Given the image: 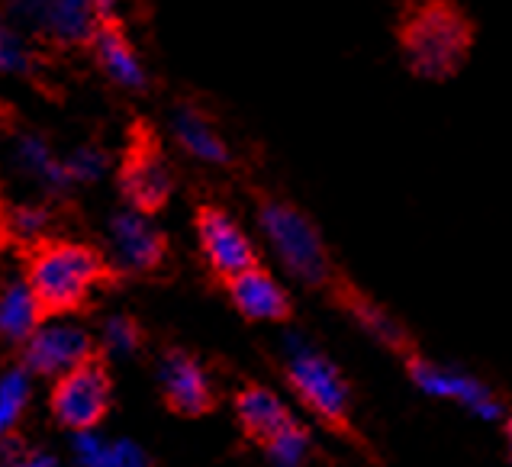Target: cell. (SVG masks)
<instances>
[{"mask_svg": "<svg viewBox=\"0 0 512 467\" xmlns=\"http://www.w3.org/2000/svg\"><path fill=\"white\" fill-rule=\"evenodd\" d=\"M17 265L36 329L87 313L100 290L123 284L126 277L97 245L65 236H33L20 242Z\"/></svg>", "mask_w": 512, "mask_h": 467, "instance_id": "1", "label": "cell"}, {"mask_svg": "<svg viewBox=\"0 0 512 467\" xmlns=\"http://www.w3.org/2000/svg\"><path fill=\"white\" fill-rule=\"evenodd\" d=\"M400 52L416 78H455L474 49V20L455 4H419L400 20Z\"/></svg>", "mask_w": 512, "mask_h": 467, "instance_id": "2", "label": "cell"}, {"mask_svg": "<svg viewBox=\"0 0 512 467\" xmlns=\"http://www.w3.org/2000/svg\"><path fill=\"white\" fill-rule=\"evenodd\" d=\"M255 203H258V226L268 236L277 258H281V265L300 284L313 290H326L332 297L335 287L345 281V274L335 268L326 239L316 229V223L290 200H281L274 194H255Z\"/></svg>", "mask_w": 512, "mask_h": 467, "instance_id": "3", "label": "cell"}, {"mask_svg": "<svg viewBox=\"0 0 512 467\" xmlns=\"http://www.w3.org/2000/svg\"><path fill=\"white\" fill-rule=\"evenodd\" d=\"M116 191H120L129 213L142 216V220H155L171 203L174 171L162 136H158L155 123L145 120V116H136L126 126L120 168H116Z\"/></svg>", "mask_w": 512, "mask_h": 467, "instance_id": "4", "label": "cell"}, {"mask_svg": "<svg viewBox=\"0 0 512 467\" xmlns=\"http://www.w3.org/2000/svg\"><path fill=\"white\" fill-rule=\"evenodd\" d=\"M113 410V371L107 348L97 345L91 355L58 374L49 390V413L68 432H94Z\"/></svg>", "mask_w": 512, "mask_h": 467, "instance_id": "5", "label": "cell"}, {"mask_svg": "<svg viewBox=\"0 0 512 467\" xmlns=\"http://www.w3.org/2000/svg\"><path fill=\"white\" fill-rule=\"evenodd\" d=\"M284 381L294 397L310 410L329 432L342 435L345 442L361 445V435L351 419V387L342 368L332 358L303 348L284 364Z\"/></svg>", "mask_w": 512, "mask_h": 467, "instance_id": "6", "label": "cell"}, {"mask_svg": "<svg viewBox=\"0 0 512 467\" xmlns=\"http://www.w3.org/2000/svg\"><path fill=\"white\" fill-rule=\"evenodd\" d=\"M194 229H197L200 255L207 261L210 274L216 277V284H223L229 277L261 265L255 242L245 236V229L232 220V213L226 207H219V203H213V200L197 203Z\"/></svg>", "mask_w": 512, "mask_h": 467, "instance_id": "7", "label": "cell"}, {"mask_svg": "<svg viewBox=\"0 0 512 467\" xmlns=\"http://www.w3.org/2000/svg\"><path fill=\"white\" fill-rule=\"evenodd\" d=\"M403 361H406L409 381H413L422 393H429V397L455 400L480 419H506L503 400L496 397L484 381H477V377L455 371V368H445V364L426 358L422 352L406 355Z\"/></svg>", "mask_w": 512, "mask_h": 467, "instance_id": "8", "label": "cell"}, {"mask_svg": "<svg viewBox=\"0 0 512 467\" xmlns=\"http://www.w3.org/2000/svg\"><path fill=\"white\" fill-rule=\"evenodd\" d=\"M158 393L165 410L178 419H203L219 406L207 368L184 348H168L158 364Z\"/></svg>", "mask_w": 512, "mask_h": 467, "instance_id": "9", "label": "cell"}, {"mask_svg": "<svg viewBox=\"0 0 512 467\" xmlns=\"http://www.w3.org/2000/svg\"><path fill=\"white\" fill-rule=\"evenodd\" d=\"M84 42H87V49H91L97 68L104 71L113 84L129 87V91H139V87H145V71L139 65L133 39H129V29L110 7L94 4L91 29H87Z\"/></svg>", "mask_w": 512, "mask_h": 467, "instance_id": "10", "label": "cell"}, {"mask_svg": "<svg viewBox=\"0 0 512 467\" xmlns=\"http://www.w3.org/2000/svg\"><path fill=\"white\" fill-rule=\"evenodd\" d=\"M219 287L226 290L229 303L248 323H287L294 316V300L265 265L229 277Z\"/></svg>", "mask_w": 512, "mask_h": 467, "instance_id": "11", "label": "cell"}, {"mask_svg": "<svg viewBox=\"0 0 512 467\" xmlns=\"http://www.w3.org/2000/svg\"><path fill=\"white\" fill-rule=\"evenodd\" d=\"M94 348V335L78 326H42L20 345V361L36 377H58Z\"/></svg>", "mask_w": 512, "mask_h": 467, "instance_id": "12", "label": "cell"}, {"mask_svg": "<svg viewBox=\"0 0 512 467\" xmlns=\"http://www.w3.org/2000/svg\"><path fill=\"white\" fill-rule=\"evenodd\" d=\"M232 410H236V422L242 435L261 451L297 422V416L290 413V406L277 397L271 387L258 381H248L232 393Z\"/></svg>", "mask_w": 512, "mask_h": 467, "instance_id": "13", "label": "cell"}, {"mask_svg": "<svg viewBox=\"0 0 512 467\" xmlns=\"http://www.w3.org/2000/svg\"><path fill=\"white\" fill-rule=\"evenodd\" d=\"M332 300L342 306V310L355 319V323L371 335L374 342H380L384 348H390V352H397L400 358H406V355H413V352H419V345H416V339L413 335L406 332V326L400 323L397 316H390L384 306H380L374 297H368L364 294L361 287H355L345 277V281L335 287V294H332Z\"/></svg>", "mask_w": 512, "mask_h": 467, "instance_id": "14", "label": "cell"}, {"mask_svg": "<svg viewBox=\"0 0 512 467\" xmlns=\"http://www.w3.org/2000/svg\"><path fill=\"white\" fill-rule=\"evenodd\" d=\"M113 232H116V242H120V252L126 255L133 271L152 274L162 268L171 255L168 236L162 229H155L149 220H142V216H133V213L116 216Z\"/></svg>", "mask_w": 512, "mask_h": 467, "instance_id": "15", "label": "cell"}, {"mask_svg": "<svg viewBox=\"0 0 512 467\" xmlns=\"http://www.w3.org/2000/svg\"><path fill=\"white\" fill-rule=\"evenodd\" d=\"M178 136L184 142V149H190L203 162H229V149L226 142L213 133V126L197 113H184L178 116Z\"/></svg>", "mask_w": 512, "mask_h": 467, "instance_id": "16", "label": "cell"}, {"mask_svg": "<svg viewBox=\"0 0 512 467\" xmlns=\"http://www.w3.org/2000/svg\"><path fill=\"white\" fill-rule=\"evenodd\" d=\"M265 455L277 464V467H303L306 461H310L313 455V435L310 429L303 426V422L297 419L294 426L284 429L277 439L265 448Z\"/></svg>", "mask_w": 512, "mask_h": 467, "instance_id": "17", "label": "cell"}, {"mask_svg": "<svg viewBox=\"0 0 512 467\" xmlns=\"http://www.w3.org/2000/svg\"><path fill=\"white\" fill-rule=\"evenodd\" d=\"M503 432H506V448H509V458H512V416H506Z\"/></svg>", "mask_w": 512, "mask_h": 467, "instance_id": "18", "label": "cell"}, {"mask_svg": "<svg viewBox=\"0 0 512 467\" xmlns=\"http://www.w3.org/2000/svg\"><path fill=\"white\" fill-rule=\"evenodd\" d=\"M0 62H4V36H0Z\"/></svg>", "mask_w": 512, "mask_h": 467, "instance_id": "19", "label": "cell"}]
</instances>
